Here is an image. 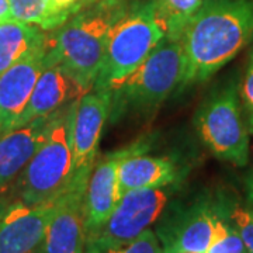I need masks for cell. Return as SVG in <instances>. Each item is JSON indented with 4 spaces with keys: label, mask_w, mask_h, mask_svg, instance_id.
I'll use <instances>...</instances> for the list:
<instances>
[{
    "label": "cell",
    "mask_w": 253,
    "mask_h": 253,
    "mask_svg": "<svg viewBox=\"0 0 253 253\" xmlns=\"http://www.w3.org/2000/svg\"><path fill=\"white\" fill-rule=\"evenodd\" d=\"M170 196V186L126 191L106 224L87 245L114 246L135 239L162 217Z\"/></svg>",
    "instance_id": "obj_7"
},
{
    "label": "cell",
    "mask_w": 253,
    "mask_h": 253,
    "mask_svg": "<svg viewBox=\"0 0 253 253\" xmlns=\"http://www.w3.org/2000/svg\"><path fill=\"white\" fill-rule=\"evenodd\" d=\"M184 75V54L180 40L163 38L135 71L111 83L110 116L121 117L152 111L180 89Z\"/></svg>",
    "instance_id": "obj_3"
},
{
    "label": "cell",
    "mask_w": 253,
    "mask_h": 253,
    "mask_svg": "<svg viewBox=\"0 0 253 253\" xmlns=\"http://www.w3.org/2000/svg\"><path fill=\"white\" fill-rule=\"evenodd\" d=\"M76 101L56 110L49 134L20 173L17 200L40 204L59 197L73 177L72 126Z\"/></svg>",
    "instance_id": "obj_4"
},
{
    "label": "cell",
    "mask_w": 253,
    "mask_h": 253,
    "mask_svg": "<svg viewBox=\"0 0 253 253\" xmlns=\"http://www.w3.org/2000/svg\"><path fill=\"white\" fill-rule=\"evenodd\" d=\"M218 211L214 201L200 200L168 217L155 232L162 253H206L212 242Z\"/></svg>",
    "instance_id": "obj_9"
},
{
    "label": "cell",
    "mask_w": 253,
    "mask_h": 253,
    "mask_svg": "<svg viewBox=\"0 0 253 253\" xmlns=\"http://www.w3.org/2000/svg\"><path fill=\"white\" fill-rule=\"evenodd\" d=\"M86 253H162V246L152 229H146L135 239L114 246L87 245Z\"/></svg>",
    "instance_id": "obj_20"
},
{
    "label": "cell",
    "mask_w": 253,
    "mask_h": 253,
    "mask_svg": "<svg viewBox=\"0 0 253 253\" xmlns=\"http://www.w3.org/2000/svg\"><path fill=\"white\" fill-rule=\"evenodd\" d=\"M239 97H241V104L249 132L251 135H253V45L249 54L244 78L239 86Z\"/></svg>",
    "instance_id": "obj_24"
},
{
    "label": "cell",
    "mask_w": 253,
    "mask_h": 253,
    "mask_svg": "<svg viewBox=\"0 0 253 253\" xmlns=\"http://www.w3.org/2000/svg\"><path fill=\"white\" fill-rule=\"evenodd\" d=\"M54 113L0 135V189L14 180L44 144Z\"/></svg>",
    "instance_id": "obj_15"
},
{
    "label": "cell",
    "mask_w": 253,
    "mask_h": 253,
    "mask_svg": "<svg viewBox=\"0 0 253 253\" xmlns=\"http://www.w3.org/2000/svg\"><path fill=\"white\" fill-rule=\"evenodd\" d=\"M142 144L129 148L118 165V183L121 194L139 189L172 186L179 180L180 169L168 156L144 155Z\"/></svg>",
    "instance_id": "obj_16"
},
{
    "label": "cell",
    "mask_w": 253,
    "mask_h": 253,
    "mask_svg": "<svg viewBox=\"0 0 253 253\" xmlns=\"http://www.w3.org/2000/svg\"><path fill=\"white\" fill-rule=\"evenodd\" d=\"M163 38L155 0L124 9L110 28L103 66L93 89H107L135 71Z\"/></svg>",
    "instance_id": "obj_5"
},
{
    "label": "cell",
    "mask_w": 253,
    "mask_h": 253,
    "mask_svg": "<svg viewBox=\"0 0 253 253\" xmlns=\"http://www.w3.org/2000/svg\"><path fill=\"white\" fill-rule=\"evenodd\" d=\"M252 40L253 0H204L180 37V90L212 78Z\"/></svg>",
    "instance_id": "obj_1"
},
{
    "label": "cell",
    "mask_w": 253,
    "mask_h": 253,
    "mask_svg": "<svg viewBox=\"0 0 253 253\" xmlns=\"http://www.w3.org/2000/svg\"><path fill=\"white\" fill-rule=\"evenodd\" d=\"M206 253H248L239 234L229 225V222L219 212L212 242Z\"/></svg>",
    "instance_id": "obj_21"
},
{
    "label": "cell",
    "mask_w": 253,
    "mask_h": 253,
    "mask_svg": "<svg viewBox=\"0 0 253 253\" xmlns=\"http://www.w3.org/2000/svg\"><path fill=\"white\" fill-rule=\"evenodd\" d=\"M194 126L201 142L215 158L239 168L249 162L251 132L235 81L218 87L201 103Z\"/></svg>",
    "instance_id": "obj_6"
},
{
    "label": "cell",
    "mask_w": 253,
    "mask_h": 253,
    "mask_svg": "<svg viewBox=\"0 0 253 253\" xmlns=\"http://www.w3.org/2000/svg\"><path fill=\"white\" fill-rule=\"evenodd\" d=\"M83 96V91L76 84L59 62L45 55V66L36 83L27 107L16 124V128L28 124L38 117L55 113L68 103Z\"/></svg>",
    "instance_id": "obj_14"
},
{
    "label": "cell",
    "mask_w": 253,
    "mask_h": 253,
    "mask_svg": "<svg viewBox=\"0 0 253 253\" xmlns=\"http://www.w3.org/2000/svg\"><path fill=\"white\" fill-rule=\"evenodd\" d=\"M11 18L10 11V0H0V23Z\"/></svg>",
    "instance_id": "obj_25"
},
{
    "label": "cell",
    "mask_w": 253,
    "mask_h": 253,
    "mask_svg": "<svg viewBox=\"0 0 253 253\" xmlns=\"http://www.w3.org/2000/svg\"><path fill=\"white\" fill-rule=\"evenodd\" d=\"M83 7L84 0H48L41 28L44 31H54Z\"/></svg>",
    "instance_id": "obj_22"
},
{
    "label": "cell",
    "mask_w": 253,
    "mask_h": 253,
    "mask_svg": "<svg viewBox=\"0 0 253 253\" xmlns=\"http://www.w3.org/2000/svg\"><path fill=\"white\" fill-rule=\"evenodd\" d=\"M109 116L110 93L107 89H91L76 101L72 126V179H89Z\"/></svg>",
    "instance_id": "obj_8"
},
{
    "label": "cell",
    "mask_w": 253,
    "mask_h": 253,
    "mask_svg": "<svg viewBox=\"0 0 253 253\" xmlns=\"http://www.w3.org/2000/svg\"><path fill=\"white\" fill-rule=\"evenodd\" d=\"M126 151H117L94 163L83 199L87 242L106 224L123 196L118 183V165Z\"/></svg>",
    "instance_id": "obj_13"
},
{
    "label": "cell",
    "mask_w": 253,
    "mask_h": 253,
    "mask_svg": "<svg viewBox=\"0 0 253 253\" xmlns=\"http://www.w3.org/2000/svg\"><path fill=\"white\" fill-rule=\"evenodd\" d=\"M89 179H72L58 199L46 228L42 253H86L87 235L84 226L83 199Z\"/></svg>",
    "instance_id": "obj_11"
},
{
    "label": "cell",
    "mask_w": 253,
    "mask_h": 253,
    "mask_svg": "<svg viewBox=\"0 0 253 253\" xmlns=\"http://www.w3.org/2000/svg\"><path fill=\"white\" fill-rule=\"evenodd\" d=\"M46 3L48 0H10L11 18L41 28L45 18Z\"/></svg>",
    "instance_id": "obj_23"
},
{
    "label": "cell",
    "mask_w": 253,
    "mask_h": 253,
    "mask_svg": "<svg viewBox=\"0 0 253 253\" xmlns=\"http://www.w3.org/2000/svg\"><path fill=\"white\" fill-rule=\"evenodd\" d=\"M9 204H10L9 200L0 196V221H1V218H3V215H4V212H6L7 207H9Z\"/></svg>",
    "instance_id": "obj_28"
},
{
    "label": "cell",
    "mask_w": 253,
    "mask_h": 253,
    "mask_svg": "<svg viewBox=\"0 0 253 253\" xmlns=\"http://www.w3.org/2000/svg\"><path fill=\"white\" fill-rule=\"evenodd\" d=\"M204 0H155L156 17L165 37L180 40L186 26L199 11Z\"/></svg>",
    "instance_id": "obj_18"
},
{
    "label": "cell",
    "mask_w": 253,
    "mask_h": 253,
    "mask_svg": "<svg viewBox=\"0 0 253 253\" xmlns=\"http://www.w3.org/2000/svg\"><path fill=\"white\" fill-rule=\"evenodd\" d=\"M123 11V3L86 6L48 36V56L62 65L83 94L96 84L110 28Z\"/></svg>",
    "instance_id": "obj_2"
},
{
    "label": "cell",
    "mask_w": 253,
    "mask_h": 253,
    "mask_svg": "<svg viewBox=\"0 0 253 253\" xmlns=\"http://www.w3.org/2000/svg\"><path fill=\"white\" fill-rule=\"evenodd\" d=\"M42 28L14 18L0 23V75L46 42Z\"/></svg>",
    "instance_id": "obj_17"
},
{
    "label": "cell",
    "mask_w": 253,
    "mask_h": 253,
    "mask_svg": "<svg viewBox=\"0 0 253 253\" xmlns=\"http://www.w3.org/2000/svg\"><path fill=\"white\" fill-rule=\"evenodd\" d=\"M97 3L118 4V3H123V0H84V7H86V6H91V4H97Z\"/></svg>",
    "instance_id": "obj_27"
},
{
    "label": "cell",
    "mask_w": 253,
    "mask_h": 253,
    "mask_svg": "<svg viewBox=\"0 0 253 253\" xmlns=\"http://www.w3.org/2000/svg\"><path fill=\"white\" fill-rule=\"evenodd\" d=\"M48 37L44 45L31 51L0 75V135L16 128L27 107L36 83L45 66Z\"/></svg>",
    "instance_id": "obj_12"
},
{
    "label": "cell",
    "mask_w": 253,
    "mask_h": 253,
    "mask_svg": "<svg viewBox=\"0 0 253 253\" xmlns=\"http://www.w3.org/2000/svg\"><path fill=\"white\" fill-rule=\"evenodd\" d=\"M58 199L40 204L10 201L0 221V253H42L46 228Z\"/></svg>",
    "instance_id": "obj_10"
},
{
    "label": "cell",
    "mask_w": 253,
    "mask_h": 253,
    "mask_svg": "<svg viewBox=\"0 0 253 253\" xmlns=\"http://www.w3.org/2000/svg\"><path fill=\"white\" fill-rule=\"evenodd\" d=\"M246 199L248 206L253 210V170L246 179Z\"/></svg>",
    "instance_id": "obj_26"
},
{
    "label": "cell",
    "mask_w": 253,
    "mask_h": 253,
    "mask_svg": "<svg viewBox=\"0 0 253 253\" xmlns=\"http://www.w3.org/2000/svg\"><path fill=\"white\" fill-rule=\"evenodd\" d=\"M218 212L239 234L246 252L253 253V210L231 196H219L215 201Z\"/></svg>",
    "instance_id": "obj_19"
}]
</instances>
